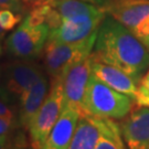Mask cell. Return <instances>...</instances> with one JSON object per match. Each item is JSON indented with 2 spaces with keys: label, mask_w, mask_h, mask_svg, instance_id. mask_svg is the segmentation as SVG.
Masks as SVG:
<instances>
[{
  "label": "cell",
  "mask_w": 149,
  "mask_h": 149,
  "mask_svg": "<svg viewBox=\"0 0 149 149\" xmlns=\"http://www.w3.org/2000/svg\"><path fill=\"white\" fill-rule=\"evenodd\" d=\"M92 55L97 61L122 70L138 84L149 69V49L108 15L98 28Z\"/></svg>",
  "instance_id": "cell-1"
},
{
  "label": "cell",
  "mask_w": 149,
  "mask_h": 149,
  "mask_svg": "<svg viewBox=\"0 0 149 149\" xmlns=\"http://www.w3.org/2000/svg\"><path fill=\"white\" fill-rule=\"evenodd\" d=\"M134 109V101L91 75L86 87L83 112L112 120H124Z\"/></svg>",
  "instance_id": "cell-2"
},
{
  "label": "cell",
  "mask_w": 149,
  "mask_h": 149,
  "mask_svg": "<svg viewBox=\"0 0 149 149\" xmlns=\"http://www.w3.org/2000/svg\"><path fill=\"white\" fill-rule=\"evenodd\" d=\"M97 31L80 42L61 43L48 40L43 50V63L52 80L59 77L72 64L90 56L94 50Z\"/></svg>",
  "instance_id": "cell-3"
},
{
  "label": "cell",
  "mask_w": 149,
  "mask_h": 149,
  "mask_svg": "<svg viewBox=\"0 0 149 149\" xmlns=\"http://www.w3.org/2000/svg\"><path fill=\"white\" fill-rule=\"evenodd\" d=\"M63 85L60 77L53 79L48 96L28 127L31 149H40L63 111Z\"/></svg>",
  "instance_id": "cell-4"
},
{
  "label": "cell",
  "mask_w": 149,
  "mask_h": 149,
  "mask_svg": "<svg viewBox=\"0 0 149 149\" xmlns=\"http://www.w3.org/2000/svg\"><path fill=\"white\" fill-rule=\"evenodd\" d=\"M50 29L47 23H33L24 18L6 40L7 52L21 60L39 58L48 42Z\"/></svg>",
  "instance_id": "cell-5"
},
{
  "label": "cell",
  "mask_w": 149,
  "mask_h": 149,
  "mask_svg": "<svg viewBox=\"0 0 149 149\" xmlns=\"http://www.w3.org/2000/svg\"><path fill=\"white\" fill-rule=\"evenodd\" d=\"M107 13L95 7L93 10L60 18L58 27L50 30L49 41L61 43L80 42L95 33Z\"/></svg>",
  "instance_id": "cell-6"
},
{
  "label": "cell",
  "mask_w": 149,
  "mask_h": 149,
  "mask_svg": "<svg viewBox=\"0 0 149 149\" xmlns=\"http://www.w3.org/2000/svg\"><path fill=\"white\" fill-rule=\"evenodd\" d=\"M105 12L125 26L149 49V0H111Z\"/></svg>",
  "instance_id": "cell-7"
},
{
  "label": "cell",
  "mask_w": 149,
  "mask_h": 149,
  "mask_svg": "<svg viewBox=\"0 0 149 149\" xmlns=\"http://www.w3.org/2000/svg\"><path fill=\"white\" fill-rule=\"evenodd\" d=\"M42 69L32 60H18L5 65L0 81V90L12 103L19 101L23 93L43 76Z\"/></svg>",
  "instance_id": "cell-8"
},
{
  "label": "cell",
  "mask_w": 149,
  "mask_h": 149,
  "mask_svg": "<svg viewBox=\"0 0 149 149\" xmlns=\"http://www.w3.org/2000/svg\"><path fill=\"white\" fill-rule=\"evenodd\" d=\"M92 54L72 64L59 77L63 85V107L74 106L83 112L86 87L92 75Z\"/></svg>",
  "instance_id": "cell-9"
},
{
  "label": "cell",
  "mask_w": 149,
  "mask_h": 149,
  "mask_svg": "<svg viewBox=\"0 0 149 149\" xmlns=\"http://www.w3.org/2000/svg\"><path fill=\"white\" fill-rule=\"evenodd\" d=\"M92 74L95 75L98 80L104 82L109 87L132 98L136 105L149 107V98L140 92L139 84L122 70L93 58Z\"/></svg>",
  "instance_id": "cell-10"
},
{
  "label": "cell",
  "mask_w": 149,
  "mask_h": 149,
  "mask_svg": "<svg viewBox=\"0 0 149 149\" xmlns=\"http://www.w3.org/2000/svg\"><path fill=\"white\" fill-rule=\"evenodd\" d=\"M120 130L127 149H149V107L137 105L123 120Z\"/></svg>",
  "instance_id": "cell-11"
},
{
  "label": "cell",
  "mask_w": 149,
  "mask_h": 149,
  "mask_svg": "<svg viewBox=\"0 0 149 149\" xmlns=\"http://www.w3.org/2000/svg\"><path fill=\"white\" fill-rule=\"evenodd\" d=\"M81 115L82 112L77 107H63L58 122L40 149H69Z\"/></svg>",
  "instance_id": "cell-12"
},
{
  "label": "cell",
  "mask_w": 149,
  "mask_h": 149,
  "mask_svg": "<svg viewBox=\"0 0 149 149\" xmlns=\"http://www.w3.org/2000/svg\"><path fill=\"white\" fill-rule=\"evenodd\" d=\"M49 94V81L43 75L34 85L23 93L19 100V124L23 128L29 127Z\"/></svg>",
  "instance_id": "cell-13"
},
{
  "label": "cell",
  "mask_w": 149,
  "mask_h": 149,
  "mask_svg": "<svg viewBox=\"0 0 149 149\" xmlns=\"http://www.w3.org/2000/svg\"><path fill=\"white\" fill-rule=\"evenodd\" d=\"M103 130V118L82 113L69 149H95Z\"/></svg>",
  "instance_id": "cell-14"
},
{
  "label": "cell",
  "mask_w": 149,
  "mask_h": 149,
  "mask_svg": "<svg viewBox=\"0 0 149 149\" xmlns=\"http://www.w3.org/2000/svg\"><path fill=\"white\" fill-rule=\"evenodd\" d=\"M95 149H125L120 126L112 119L103 118V130Z\"/></svg>",
  "instance_id": "cell-15"
},
{
  "label": "cell",
  "mask_w": 149,
  "mask_h": 149,
  "mask_svg": "<svg viewBox=\"0 0 149 149\" xmlns=\"http://www.w3.org/2000/svg\"><path fill=\"white\" fill-rule=\"evenodd\" d=\"M21 13H17L10 9L0 8V26L5 31H10L18 26L22 20Z\"/></svg>",
  "instance_id": "cell-16"
},
{
  "label": "cell",
  "mask_w": 149,
  "mask_h": 149,
  "mask_svg": "<svg viewBox=\"0 0 149 149\" xmlns=\"http://www.w3.org/2000/svg\"><path fill=\"white\" fill-rule=\"evenodd\" d=\"M24 145L26 141L21 135L13 137L9 133L0 136V149H23Z\"/></svg>",
  "instance_id": "cell-17"
},
{
  "label": "cell",
  "mask_w": 149,
  "mask_h": 149,
  "mask_svg": "<svg viewBox=\"0 0 149 149\" xmlns=\"http://www.w3.org/2000/svg\"><path fill=\"white\" fill-rule=\"evenodd\" d=\"M12 102L6 96V94L0 90V116L2 117H13V112L11 109Z\"/></svg>",
  "instance_id": "cell-18"
},
{
  "label": "cell",
  "mask_w": 149,
  "mask_h": 149,
  "mask_svg": "<svg viewBox=\"0 0 149 149\" xmlns=\"http://www.w3.org/2000/svg\"><path fill=\"white\" fill-rule=\"evenodd\" d=\"M0 8L10 9L17 13L23 15L26 12V7L21 0H0Z\"/></svg>",
  "instance_id": "cell-19"
},
{
  "label": "cell",
  "mask_w": 149,
  "mask_h": 149,
  "mask_svg": "<svg viewBox=\"0 0 149 149\" xmlns=\"http://www.w3.org/2000/svg\"><path fill=\"white\" fill-rule=\"evenodd\" d=\"M15 125V119L11 117L0 116V136L11 133V129Z\"/></svg>",
  "instance_id": "cell-20"
},
{
  "label": "cell",
  "mask_w": 149,
  "mask_h": 149,
  "mask_svg": "<svg viewBox=\"0 0 149 149\" xmlns=\"http://www.w3.org/2000/svg\"><path fill=\"white\" fill-rule=\"evenodd\" d=\"M22 3L24 5L26 9H34L41 6L50 5L51 2H53L54 0H21Z\"/></svg>",
  "instance_id": "cell-21"
},
{
  "label": "cell",
  "mask_w": 149,
  "mask_h": 149,
  "mask_svg": "<svg viewBox=\"0 0 149 149\" xmlns=\"http://www.w3.org/2000/svg\"><path fill=\"white\" fill-rule=\"evenodd\" d=\"M139 90L146 97L149 98V69L139 83Z\"/></svg>",
  "instance_id": "cell-22"
},
{
  "label": "cell",
  "mask_w": 149,
  "mask_h": 149,
  "mask_svg": "<svg viewBox=\"0 0 149 149\" xmlns=\"http://www.w3.org/2000/svg\"><path fill=\"white\" fill-rule=\"evenodd\" d=\"M83 1L90 2V3H92V5H95V6H97V7H100V8H102V9L105 10L106 6L109 3L111 0H83Z\"/></svg>",
  "instance_id": "cell-23"
},
{
  "label": "cell",
  "mask_w": 149,
  "mask_h": 149,
  "mask_svg": "<svg viewBox=\"0 0 149 149\" xmlns=\"http://www.w3.org/2000/svg\"><path fill=\"white\" fill-rule=\"evenodd\" d=\"M5 32L6 31L1 28V26H0V41H1V40L3 39V37H5Z\"/></svg>",
  "instance_id": "cell-24"
},
{
  "label": "cell",
  "mask_w": 149,
  "mask_h": 149,
  "mask_svg": "<svg viewBox=\"0 0 149 149\" xmlns=\"http://www.w3.org/2000/svg\"><path fill=\"white\" fill-rule=\"evenodd\" d=\"M1 76H2V69L0 68V81H1Z\"/></svg>",
  "instance_id": "cell-25"
},
{
  "label": "cell",
  "mask_w": 149,
  "mask_h": 149,
  "mask_svg": "<svg viewBox=\"0 0 149 149\" xmlns=\"http://www.w3.org/2000/svg\"><path fill=\"white\" fill-rule=\"evenodd\" d=\"M0 52H1V47H0Z\"/></svg>",
  "instance_id": "cell-26"
}]
</instances>
